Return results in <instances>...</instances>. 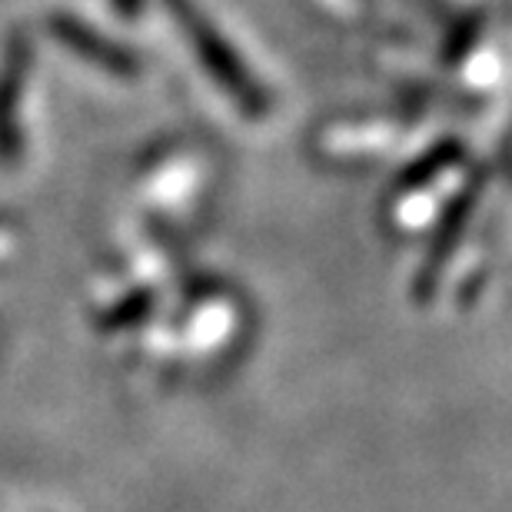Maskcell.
Wrapping results in <instances>:
<instances>
[{
    "mask_svg": "<svg viewBox=\"0 0 512 512\" xmlns=\"http://www.w3.org/2000/svg\"><path fill=\"white\" fill-rule=\"evenodd\" d=\"M173 10H177L180 24L190 34V40L197 44L203 67H207L210 74L217 77L220 84L240 100V104H247V110L260 107V94H256V87L250 84V74L243 70V64H240L237 57H233V50L227 47V40H223L217 30L207 24V20H203V14L190 4V0H173Z\"/></svg>",
    "mask_w": 512,
    "mask_h": 512,
    "instance_id": "6da1fadb",
    "label": "cell"
},
{
    "mask_svg": "<svg viewBox=\"0 0 512 512\" xmlns=\"http://www.w3.org/2000/svg\"><path fill=\"white\" fill-rule=\"evenodd\" d=\"M57 34L64 37V44L80 50V54L90 57L100 67L120 70V74H130V70H133V60L127 57L124 47H117L114 40L94 34L87 24H80V20H74V17H57Z\"/></svg>",
    "mask_w": 512,
    "mask_h": 512,
    "instance_id": "7a4b0ae2",
    "label": "cell"
},
{
    "mask_svg": "<svg viewBox=\"0 0 512 512\" xmlns=\"http://www.w3.org/2000/svg\"><path fill=\"white\" fill-rule=\"evenodd\" d=\"M20 67H24V50H10V60L0 77V153L14 157L17 133H14V97L20 90Z\"/></svg>",
    "mask_w": 512,
    "mask_h": 512,
    "instance_id": "3957f363",
    "label": "cell"
}]
</instances>
